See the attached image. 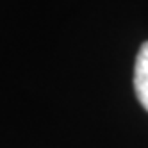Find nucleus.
Segmentation results:
<instances>
[{"instance_id": "f257e3e1", "label": "nucleus", "mask_w": 148, "mask_h": 148, "mask_svg": "<svg viewBox=\"0 0 148 148\" xmlns=\"http://www.w3.org/2000/svg\"><path fill=\"white\" fill-rule=\"evenodd\" d=\"M134 91L139 103L148 111V41L141 45L134 64Z\"/></svg>"}]
</instances>
